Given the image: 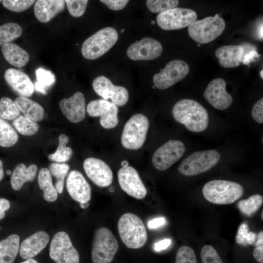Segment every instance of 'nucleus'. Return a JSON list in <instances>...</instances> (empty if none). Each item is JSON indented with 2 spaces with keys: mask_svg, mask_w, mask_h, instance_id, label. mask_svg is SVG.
<instances>
[{
  "mask_svg": "<svg viewBox=\"0 0 263 263\" xmlns=\"http://www.w3.org/2000/svg\"><path fill=\"white\" fill-rule=\"evenodd\" d=\"M263 203V196L256 194L250 196L246 199L240 200L237 204V207L242 214L247 217H250L260 209Z\"/></svg>",
  "mask_w": 263,
  "mask_h": 263,
  "instance_id": "7c9ffc66",
  "label": "nucleus"
},
{
  "mask_svg": "<svg viewBox=\"0 0 263 263\" xmlns=\"http://www.w3.org/2000/svg\"><path fill=\"white\" fill-rule=\"evenodd\" d=\"M122 167H125L128 166L129 163L127 161H123L121 164Z\"/></svg>",
  "mask_w": 263,
  "mask_h": 263,
  "instance_id": "6e6d98bb",
  "label": "nucleus"
},
{
  "mask_svg": "<svg viewBox=\"0 0 263 263\" xmlns=\"http://www.w3.org/2000/svg\"><path fill=\"white\" fill-rule=\"evenodd\" d=\"M119 248L118 241L108 228H98L94 235L91 258L93 263H110Z\"/></svg>",
  "mask_w": 263,
  "mask_h": 263,
  "instance_id": "423d86ee",
  "label": "nucleus"
},
{
  "mask_svg": "<svg viewBox=\"0 0 263 263\" xmlns=\"http://www.w3.org/2000/svg\"><path fill=\"white\" fill-rule=\"evenodd\" d=\"M69 168V165L64 163H52L49 166V171L56 179L55 187L58 193H62L63 190L64 179Z\"/></svg>",
  "mask_w": 263,
  "mask_h": 263,
  "instance_id": "72a5a7b5",
  "label": "nucleus"
},
{
  "mask_svg": "<svg viewBox=\"0 0 263 263\" xmlns=\"http://www.w3.org/2000/svg\"><path fill=\"white\" fill-rule=\"evenodd\" d=\"M197 14L192 9L175 7L158 14L156 21L158 26L165 30L182 29L196 20Z\"/></svg>",
  "mask_w": 263,
  "mask_h": 263,
  "instance_id": "1a4fd4ad",
  "label": "nucleus"
},
{
  "mask_svg": "<svg viewBox=\"0 0 263 263\" xmlns=\"http://www.w3.org/2000/svg\"><path fill=\"white\" fill-rule=\"evenodd\" d=\"M109 9L113 10H120L124 8L129 0H101Z\"/></svg>",
  "mask_w": 263,
  "mask_h": 263,
  "instance_id": "49530a36",
  "label": "nucleus"
},
{
  "mask_svg": "<svg viewBox=\"0 0 263 263\" xmlns=\"http://www.w3.org/2000/svg\"><path fill=\"white\" fill-rule=\"evenodd\" d=\"M150 122L144 114L137 113L132 116L125 123L121 136L123 147L135 150L141 148L147 137Z\"/></svg>",
  "mask_w": 263,
  "mask_h": 263,
  "instance_id": "0eeeda50",
  "label": "nucleus"
},
{
  "mask_svg": "<svg viewBox=\"0 0 263 263\" xmlns=\"http://www.w3.org/2000/svg\"><path fill=\"white\" fill-rule=\"evenodd\" d=\"M86 110L90 116L100 117V124L105 129L114 128L118 124V108L108 100L104 99L92 100L88 104Z\"/></svg>",
  "mask_w": 263,
  "mask_h": 263,
  "instance_id": "ddd939ff",
  "label": "nucleus"
},
{
  "mask_svg": "<svg viewBox=\"0 0 263 263\" xmlns=\"http://www.w3.org/2000/svg\"><path fill=\"white\" fill-rule=\"evenodd\" d=\"M49 255L56 263H79V255L67 233L59 231L53 238Z\"/></svg>",
  "mask_w": 263,
  "mask_h": 263,
  "instance_id": "9d476101",
  "label": "nucleus"
},
{
  "mask_svg": "<svg viewBox=\"0 0 263 263\" xmlns=\"http://www.w3.org/2000/svg\"><path fill=\"white\" fill-rule=\"evenodd\" d=\"M179 2L177 0H148L146 4L150 11L160 14L176 7Z\"/></svg>",
  "mask_w": 263,
  "mask_h": 263,
  "instance_id": "58836bf2",
  "label": "nucleus"
},
{
  "mask_svg": "<svg viewBox=\"0 0 263 263\" xmlns=\"http://www.w3.org/2000/svg\"><path fill=\"white\" fill-rule=\"evenodd\" d=\"M49 235L44 231H39L25 239L19 247L20 257L25 260L32 259L47 245Z\"/></svg>",
  "mask_w": 263,
  "mask_h": 263,
  "instance_id": "4be33fe9",
  "label": "nucleus"
},
{
  "mask_svg": "<svg viewBox=\"0 0 263 263\" xmlns=\"http://www.w3.org/2000/svg\"><path fill=\"white\" fill-rule=\"evenodd\" d=\"M175 263H197L194 250L187 245L181 246L177 252Z\"/></svg>",
  "mask_w": 263,
  "mask_h": 263,
  "instance_id": "ea45409f",
  "label": "nucleus"
},
{
  "mask_svg": "<svg viewBox=\"0 0 263 263\" xmlns=\"http://www.w3.org/2000/svg\"><path fill=\"white\" fill-rule=\"evenodd\" d=\"M171 112L174 119L190 132H201L208 127L209 116L207 110L194 100L178 101L173 106Z\"/></svg>",
  "mask_w": 263,
  "mask_h": 263,
  "instance_id": "f257e3e1",
  "label": "nucleus"
},
{
  "mask_svg": "<svg viewBox=\"0 0 263 263\" xmlns=\"http://www.w3.org/2000/svg\"><path fill=\"white\" fill-rule=\"evenodd\" d=\"M257 235L256 233L249 231L248 225L246 223L242 224L239 227L236 236V242L242 245L253 244L257 239Z\"/></svg>",
  "mask_w": 263,
  "mask_h": 263,
  "instance_id": "4c0bfd02",
  "label": "nucleus"
},
{
  "mask_svg": "<svg viewBox=\"0 0 263 263\" xmlns=\"http://www.w3.org/2000/svg\"><path fill=\"white\" fill-rule=\"evenodd\" d=\"M83 169L87 176L99 187H107L113 180V171L109 166L103 160L94 157L86 159Z\"/></svg>",
  "mask_w": 263,
  "mask_h": 263,
  "instance_id": "dca6fc26",
  "label": "nucleus"
},
{
  "mask_svg": "<svg viewBox=\"0 0 263 263\" xmlns=\"http://www.w3.org/2000/svg\"><path fill=\"white\" fill-rule=\"evenodd\" d=\"M244 189L238 183L224 180H213L207 183L202 192L208 202L218 205L232 204L243 195Z\"/></svg>",
  "mask_w": 263,
  "mask_h": 263,
  "instance_id": "7ed1b4c3",
  "label": "nucleus"
},
{
  "mask_svg": "<svg viewBox=\"0 0 263 263\" xmlns=\"http://www.w3.org/2000/svg\"><path fill=\"white\" fill-rule=\"evenodd\" d=\"M253 119L259 123L263 122V98H262L253 105L251 110Z\"/></svg>",
  "mask_w": 263,
  "mask_h": 263,
  "instance_id": "a18cd8bd",
  "label": "nucleus"
},
{
  "mask_svg": "<svg viewBox=\"0 0 263 263\" xmlns=\"http://www.w3.org/2000/svg\"><path fill=\"white\" fill-rule=\"evenodd\" d=\"M10 207V202L6 199L0 198V220L5 216V211Z\"/></svg>",
  "mask_w": 263,
  "mask_h": 263,
  "instance_id": "8fccbe9b",
  "label": "nucleus"
},
{
  "mask_svg": "<svg viewBox=\"0 0 263 263\" xmlns=\"http://www.w3.org/2000/svg\"><path fill=\"white\" fill-rule=\"evenodd\" d=\"M19 248V237L15 234L0 241V263H13Z\"/></svg>",
  "mask_w": 263,
  "mask_h": 263,
  "instance_id": "cd10ccee",
  "label": "nucleus"
},
{
  "mask_svg": "<svg viewBox=\"0 0 263 263\" xmlns=\"http://www.w3.org/2000/svg\"><path fill=\"white\" fill-rule=\"evenodd\" d=\"M66 188L75 201L88 202L91 198V188L83 175L78 171H71L66 180Z\"/></svg>",
  "mask_w": 263,
  "mask_h": 263,
  "instance_id": "aec40b11",
  "label": "nucleus"
},
{
  "mask_svg": "<svg viewBox=\"0 0 263 263\" xmlns=\"http://www.w3.org/2000/svg\"><path fill=\"white\" fill-rule=\"evenodd\" d=\"M35 2L34 0H3V6L6 9L16 12L24 11L30 7Z\"/></svg>",
  "mask_w": 263,
  "mask_h": 263,
  "instance_id": "79ce46f5",
  "label": "nucleus"
},
{
  "mask_svg": "<svg viewBox=\"0 0 263 263\" xmlns=\"http://www.w3.org/2000/svg\"><path fill=\"white\" fill-rule=\"evenodd\" d=\"M161 43L154 38L145 37L131 44L128 48V56L133 60H152L162 54Z\"/></svg>",
  "mask_w": 263,
  "mask_h": 263,
  "instance_id": "f3484780",
  "label": "nucleus"
},
{
  "mask_svg": "<svg viewBox=\"0 0 263 263\" xmlns=\"http://www.w3.org/2000/svg\"><path fill=\"white\" fill-rule=\"evenodd\" d=\"M200 254L202 263H223L218 253L211 245H204Z\"/></svg>",
  "mask_w": 263,
  "mask_h": 263,
  "instance_id": "a19ab883",
  "label": "nucleus"
},
{
  "mask_svg": "<svg viewBox=\"0 0 263 263\" xmlns=\"http://www.w3.org/2000/svg\"><path fill=\"white\" fill-rule=\"evenodd\" d=\"M261 55L255 50H252L248 53L244 55L242 62L245 65H248L250 62L253 60L254 57H259Z\"/></svg>",
  "mask_w": 263,
  "mask_h": 263,
  "instance_id": "3c124183",
  "label": "nucleus"
},
{
  "mask_svg": "<svg viewBox=\"0 0 263 263\" xmlns=\"http://www.w3.org/2000/svg\"><path fill=\"white\" fill-rule=\"evenodd\" d=\"M171 243V240L170 239L165 238L155 243L154 244V249L156 251L165 250L170 245Z\"/></svg>",
  "mask_w": 263,
  "mask_h": 263,
  "instance_id": "de8ad7c7",
  "label": "nucleus"
},
{
  "mask_svg": "<svg viewBox=\"0 0 263 263\" xmlns=\"http://www.w3.org/2000/svg\"><path fill=\"white\" fill-rule=\"evenodd\" d=\"M13 124L20 134L30 136L36 134L39 130V125L24 115H19L13 122Z\"/></svg>",
  "mask_w": 263,
  "mask_h": 263,
  "instance_id": "f704fd0d",
  "label": "nucleus"
},
{
  "mask_svg": "<svg viewBox=\"0 0 263 263\" xmlns=\"http://www.w3.org/2000/svg\"><path fill=\"white\" fill-rule=\"evenodd\" d=\"M220 158V153L215 150L195 151L182 161L178 170L184 176H195L209 170Z\"/></svg>",
  "mask_w": 263,
  "mask_h": 263,
  "instance_id": "6e6552de",
  "label": "nucleus"
},
{
  "mask_svg": "<svg viewBox=\"0 0 263 263\" xmlns=\"http://www.w3.org/2000/svg\"><path fill=\"white\" fill-rule=\"evenodd\" d=\"M18 139L19 136L12 126L0 117V146L12 147Z\"/></svg>",
  "mask_w": 263,
  "mask_h": 263,
  "instance_id": "2f4dec72",
  "label": "nucleus"
},
{
  "mask_svg": "<svg viewBox=\"0 0 263 263\" xmlns=\"http://www.w3.org/2000/svg\"><path fill=\"white\" fill-rule=\"evenodd\" d=\"M4 78L12 89L20 96H31L34 91V85L29 76L24 72L9 68L4 73Z\"/></svg>",
  "mask_w": 263,
  "mask_h": 263,
  "instance_id": "412c9836",
  "label": "nucleus"
},
{
  "mask_svg": "<svg viewBox=\"0 0 263 263\" xmlns=\"http://www.w3.org/2000/svg\"><path fill=\"white\" fill-rule=\"evenodd\" d=\"M4 176V171L3 169V164L0 159V181L2 179Z\"/></svg>",
  "mask_w": 263,
  "mask_h": 263,
  "instance_id": "603ef678",
  "label": "nucleus"
},
{
  "mask_svg": "<svg viewBox=\"0 0 263 263\" xmlns=\"http://www.w3.org/2000/svg\"><path fill=\"white\" fill-rule=\"evenodd\" d=\"M261 77H262V79H263V70L261 72Z\"/></svg>",
  "mask_w": 263,
  "mask_h": 263,
  "instance_id": "bf43d9fd",
  "label": "nucleus"
},
{
  "mask_svg": "<svg viewBox=\"0 0 263 263\" xmlns=\"http://www.w3.org/2000/svg\"><path fill=\"white\" fill-rule=\"evenodd\" d=\"M262 220L263 219V211L262 210Z\"/></svg>",
  "mask_w": 263,
  "mask_h": 263,
  "instance_id": "052dcab7",
  "label": "nucleus"
},
{
  "mask_svg": "<svg viewBox=\"0 0 263 263\" xmlns=\"http://www.w3.org/2000/svg\"><path fill=\"white\" fill-rule=\"evenodd\" d=\"M20 112L11 98L3 97L0 100V117L3 119L14 120L20 115Z\"/></svg>",
  "mask_w": 263,
  "mask_h": 263,
  "instance_id": "e433bc0d",
  "label": "nucleus"
},
{
  "mask_svg": "<svg viewBox=\"0 0 263 263\" xmlns=\"http://www.w3.org/2000/svg\"><path fill=\"white\" fill-rule=\"evenodd\" d=\"M88 1L87 0H66L69 13L74 17L82 16L85 12Z\"/></svg>",
  "mask_w": 263,
  "mask_h": 263,
  "instance_id": "37998d69",
  "label": "nucleus"
},
{
  "mask_svg": "<svg viewBox=\"0 0 263 263\" xmlns=\"http://www.w3.org/2000/svg\"><path fill=\"white\" fill-rule=\"evenodd\" d=\"M37 81L35 83V90L44 94H47V89L55 82L54 75L50 71L39 68L36 71Z\"/></svg>",
  "mask_w": 263,
  "mask_h": 263,
  "instance_id": "c9c22d12",
  "label": "nucleus"
},
{
  "mask_svg": "<svg viewBox=\"0 0 263 263\" xmlns=\"http://www.w3.org/2000/svg\"><path fill=\"white\" fill-rule=\"evenodd\" d=\"M69 141V138L65 134H61L58 137V145L56 151L50 154L48 158L50 160L56 163H62L68 161L73 155L72 149L66 146Z\"/></svg>",
  "mask_w": 263,
  "mask_h": 263,
  "instance_id": "c756f323",
  "label": "nucleus"
},
{
  "mask_svg": "<svg viewBox=\"0 0 263 263\" xmlns=\"http://www.w3.org/2000/svg\"><path fill=\"white\" fill-rule=\"evenodd\" d=\"M2 1L0 0V2H1Z\"/></svg>",
  "mask_w": 263,
  "mask_h": 263,
  "instance_id": "680f3d73",
  "label": "nucleus"
},
{
  "mask_svg": "<svg viewBox=\"0 0 263 263\" xmlns=\"http://www.w3.org/2000/svg\"><path fill=\"white\" fill-rule=\"evenodd\" d=\"M185 151L184 144L178 140H170L154 152L151 162L158 170L164 171L178 161Z\"/></svg>",
  "mask_w": 263,
  "mask_h": 263,
  "instance_id": "9b49d317",
  "label": "nucleus"
},
{
  "mask_svg": "<svg viewBox=\"0 0 263 263\" xmlns=\"http://www.w3.org/2000/svg\"><path fill=\"white\" fill-rule=\"evenodd\" d=\"M117 228L122 241L129 248L138 249L146 244L147 232L143 221L137 215L124 214L118 220Z\"/></svg>",
  "mask_w": 263,
  "mask_h": 263,
  "instance_id": "f03ea898",
  "label": "nucleus"
},
{
  "mask_svg": "<svg viewBox=\"0 0 263 263\" xmlns=\"http://www.w3.org/2000/svg\"><path fill=\"white\" fill-rule=\"evenodd\" d=\"M79 206L81 208L85 209L89 207V202H80Z\"/></svg>",
  "mask_w": 263,
  "mask_h": 263,
  "instance_id": "864d4df0",
  "label": "nucleus"
},
{
  "mask_svg": "<svg viewBox=\"0 0 263 263\" xmlns=\"http://www.w3.org/2000/svg\"><path fill=\"white\" fill-rule=\"evenodd\" d=\"M255 248L253 251V256L259 263H263V232L261 231L257 236L255 243Z\"/></svg>",
  "mask_w": 263,
  "mask_h": 263,
  "instance_id": "c03bdc74",
  "label": "nucleus"
},
{
  "mask_svg": "<svg viewBox=\"0 0 263 263\" xmlns=\"http://www.w3.org/2000/svg\"><path fill=\"white\" fill-rule=\"evenodd\" d=\"M92 86L94 92L104 99H110L117 106H123L128 101L129 93L124 87L115 85L104 76L96 77Z\"/></svg>",
  "mask_w": 263,
  "mask_h": 263,
  "instance_id": "4468645a",
  "label": "nucleus"
},
{
  "mask_svg": "<svg viewBox=\"0 0 263 263\" xmlns=\"http://www.w3.org/2000/svg\"><path fill=\"white\" fill-rule=\"evenodd\" d=\"M6 173L8 175H11L12 174V172L10 170H7L6 171Z\"/></svg>",
  "mask_w": 263,
  "mask_h": 263,
  "instance_id": "4d7b16f0",
  "label": "nucleus"
},
{
  "mask_svg": "<svg viewBox=\"0 0 263 263\" xmlns=\"http://www.w3.org/2000/svg\"><path fill=\"white\" fill-rule=\"evenodd\" d=\"M38 184L39 188L43 191L45 201L53 202L56 200L58 193L53 184L52 175L47 168H43L39 170Z\"/></svg>",
  "mask_w": 263,
  "mask_h": 263,
  "instance_id": "c85d7f7f",
  "label": "nucleus"
},
{
  "mask_svg": "<svg viewBox=\"0 0 263 263\" xmlns=\"http://www.w3.org/2000/svg\"><path fill=\"white\" fill-rule=\"evenodd\" d=\"M118 38L117 31L113 28H102L86 39L81 51L84 58L93 60L107 53L116 42Z\"/></svg>",
  "mask_w": 263,
  "mask_h": 263,
  "instance_id": "20e7f679",
  "label": "nucleus"
},
{
  "mask_svg": "<svg viewBox=\"0 0 263 263\" xmlns=\"http://www.w3.org/2000/svg\"><path fill=\"white\" fill-rule=\"evenodd\" d=\"M109 190L111 192H113L114 191V188L113 187H111L110 188Z\"/></svg>",
  "mask_w": 263,
  "mask_h": 263,
  "instance_id": "13d9d810",
  "label": "nucleus"
},
{
  "mask_svg": "<svg viewBox=\"0 0 263 263\" xmlns=\"http://www.w3.org/2000/svg\"><path fill=\"white\" fill-rule=\"evenodd\" d=\"M14 102L20 112L28 118L35 122L40 121L43 119L44 110L38 102L22 96L17 97Z\"/></svg>",
  "mask_w": 263,
  "mask_h": 263,
  "instance_id": "bb28decb",
  "label": "nucleus"
},
{
  "mask_svg": "<svg viewBox=\"0 0 263 263\" xmlns=\"http://www.w3.org/2000/svg\"><path fill=\"white\" fill-rule=\"evenodd\" d=\"M225 27L224 19L218 14L195 20L188 27L189 37L201 44L209 43L219 37Z\"/></svg>",
  "mask_w": 263,
  "mask_h": 263,
  "instance_id": "39448f33",
  "label": "nucleus"
},
{
  "mask_svg": "<svg viewBox=\"0 0 263 263\" xmlns=\"http://www.w3.org/2000/svg\"><path fill=\"white\" fill-rule=\"evenodd\" d=\"M215 55L222 67L234 68L239 66L242 62L244 49L241 45H224L216 49Z\"/></svg>",
  "mask_w": 263,
  "mask_h": 263,
  "instance_id": "5701e85b",
  "label": "nucleus"
},
{
  "mask_svg": "<svg viewBox=\"0 0 263 263\" xmlns=\"http://www.w3.org/2000/svg\"><path fill=\"white\" fill-rule=\"evenodd\" d=\"M166 222L164 217H158L150 220L148 223V226L150 229L156 228L164 225Z\"/></svg>",
  "mask_w": 263,
  "mask_h": 263,
  "instance_id": "09e8293b",
  "label": "nucleus"
},
{
  "mask_svg": "<svg viewBox=\"0 0 263 263\" xmlns=\"http://www.w3.org/2000/svg\"><path fill=\"white\" fill-rule=\"evenodd\" d=\"M1 50L6 60L16 67L21 68L26 65L29 60L28 53L14 43L3 45Z\"/></svg>",
  "mask_w": 263,
  "mask_h": 263,
  "instance_id": "a878e982",
  "label": "nucleus"
},
{
  "mask_svg": "<svg viewBox=\"0 0 263 263\" xmlns=\"http://www.w3.org/2000/svg\"><path fill=\"white\" fill-rule=\"evenodd\" d=\"M117 178L121 189L130 196L137 199L144 198L147 190L137 170L131 166L122 167Z\"/></svg>",
  "mask_w": 263,
  "mask_h": 263,
  "instance_id": "2eb2a0df",
  "label": "nucleus"
},
{
  "mask_svg": "<svg viewBox=\"0 0 263 263\" xmlns=\"http://www.w3.org/2000/svg\"><path fill=\"white\" fill-rule=\"evenodd\" d=\"M85 104L84 94L77 92L70 97L61 100L59 106L63 115L69 121L77 123L85 117Z\"/></svg>",
  "mask_w": 263,
  "mask_h": 263,
  "instance_id": "6ab92c4d",
  "label": "nucleus"
},
{
  "mask_svg": "<svg viewBox=\"0 0 263 263\" xmlns=\"http://www.w3.org/2000/svg\"><path fill=\"white\" fill-rule=\"evenodd\" d=\"M20 263H38L35 259H29Z\"/></svg>",
  "mask_w": 263,
  "mask_h": 263,
  "instance_id": "5fc2aeb1",
  "label": "nucleus"
},
{
  "mask_svg": "<svg viewBox=\"0 0 263 263\" xmlns=\"http://www.w3.org/2000/svg\"><path fill=\"white\" fill-rule=\"evenodd\" d=\"M189 67L185 61L175 59L169 61L165 67L153 77L154 86L164 90L183 79L188 74Z\"/></svg>",
  "mask_w": 263,
  "mask_h": 263,
  "instance_id": "f8f14e48",
  "label": "nucleus"
},
{
  "mask_svg": "<svg viewBox=\"0 0 263 263\" xmlns=\"http://www.w3.org/2000/svg\"><path fill=\"white\" fill-rule=\"evenodd\" d=\"M225 88L226 82L223 78H215L208 84L204 93V97L214 108L225 110L233 101L232 96L227 93Z\"/></svg>",
  "mask_w": 263,
  "mask_h": 263,
  "instance_id": "a211bd4d",
  "label": "nucleus"
},
{
  "mask_svg": "<svg viewBox=\"0 0 263 263\" xmlns=\"http://www.w3.org/2000/svg\"><path fill=\"white\" fill-rule=\"evenodd\" d=\"M65 3L63 0H38L34 7L35 16L41 22H48L63 10Z\"/></svg>",
  "mask_w": 263,
  "mask_h": 263,
  "instance_id": "b1692460",
  "label": "nucleus"
},
{
  "mask_svg": "<svg viewBox=\"0 0 263 263\" xmlns=\"http://www.w3.org/2000/svg\"><path fill=\"white\" fill-rule=\"evenodd\" d=\"M38 167L31 164L27 167L23 163H20L14 169L11 177V185L15 190H19L24 184L34 180L37 174Z\"/></svg>",
  "mask_w": 263,
  "mask_h": 263,
  "instance_id": "393cba45",
  "label": "nucleus"
},
{
  "mask_svg": "<svg viewBox=\"0 0 263 263\" xmlns=\"http://www.w3.org/2000/svg\"><path fill=\"white\" fill-rule=\"evenodd\" d=\"M22 34V28L18 24L8 22L0 25V45L10 43Z\"/></svg>",
  "mask_w": 263,
  "mask_h": 263,
  "instance_id": "473e14b6",
  "label": "nucleus"
}]
</instances>
